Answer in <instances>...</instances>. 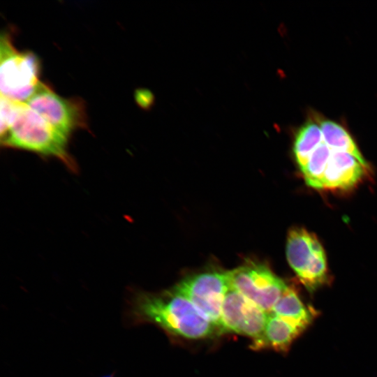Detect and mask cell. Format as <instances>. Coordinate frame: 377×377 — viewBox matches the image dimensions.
Wrapping results in <instances>:
<instances>
[{
    "mask_svg": "<svg viewBox=\"0 0 377 377\" xmlns=\"http://www.w3.org/2000/svg\"><path fill=\"white\" fill-rule=\"evenodd\" d=\"M323 142V133L316 120L308 119L296 131L293 142V154L302 169L313 151Z\"/></svg>",
    "mask_w": 377,
    "mask_h": 377,
    "instance_id": "13",
    "label": "cell"
},
{
    "mask_svg": "<svg viewBox=\"0 0 377 377\" xmlns=\"http://www.w3.org/2000/svg\"><path fill=\"white\" fill-rule=\"evenodd\" d=\"M25 103L68 138L74 130L86 124L84 107L80 102L59 96L42 82Z\"/></svg>",
    "mask_w": 377,
    "mask_h": 377,
    "instance_id": "6",
    "label": "cell"
},
{
    "mask_svg": "<svg viewBox=\"0 0 377 377\" xmlns=\"http://www.w3.org/2000/svg\"><path fill=\"white\" fill-rule=\"evenodd\" d=\"M68 140L23 103H18L8 128L1 136L2 146L57 158L74 170L75 163L68 151Z\"/></svg>",
    "mask_w": 377,
    "mask_h": 377,
    "instance_id": "2",
    "label": "cell"
},
{
    "mask_svg": "<svg viewBox=\"0 0 377 377\" xmlns=\"http://www.w3.org/2000/svg\"><path fill=\"white\" fill-rule=\"evenodd\" d=\"M173 288L186 297L221 334L222 305L230 288L228 272L209 270L189 275Z\"/></svg>",
    "mask_w": 377,
    "mask_h": 377,
    "instance_id": "4",
    "label": "cell"
},
{
    "mask_svg": "<svg viewBox=\"0 0 377 377\" xmlns=\"http://www.w3.org/2000/svg\"><path fill=\"white\" fill-rule=\"evenodd\" d=\"M126 315L131 324H155L170 334L186 339L220 334L213 323L174 288L158 293H135L128 302Z\"/></svg>",
    "mask_w": 377,
    "mask_h": 377,
    "instance_id": "1",
    "label": "cell"
},
{
    "mask_svg": "<svg viewBox=\"0 0 377 377\" xmlns=\"http://www.w3.org/2000/svg\"><path fill=\"white\" fill-rule=\"evenodd\" d=\"M303 331L269 312L262 335L253 341L251 348L255 350L272 348L279 352H286Z\"/></svg>",
    "mask_w": 377,
    "mask_h": 377,
    "instance_id": "9",
    "label": "cell"
},
{
    "mask_svg": "<svg viewBox=\"0 0 377 377\" xmlns=\"http://www.w3.org/2000/svg\"><path fill=\"white\" fill-rule=\"evenodd\" d=\"M332 151L323 141L311 154L301 169L307 185L316 189H322L325 172Z\"/></svg>",
    "mask_w": 377,
    "mask_h": 377,
    "instance_id": "14",
    "label": "cell"
},
{
    "mask_svg": "<svg viewBox=\"0 0 377 377\" xmlns=\"http://www.w3.org/2000/svg\"><path fill=\"white\" fill-rule=\"evenodd\" d=\"M317 237L303 228L290 230L286 243V256L291 268L299 277L305 270L316 251L320 249Z\"/></svg>",
    "mask_w": 377,
    "mask_h": 377,
    "instance_id": "10",
    "label": "cell"
},
{
    "mask_svg": "<svg viewBox=\"0 0 377 377\" xmlns=\"http://www.w3.org/2000/svg\"><path fill=\"white\" fill-rule=\"evenodd\" d=\"M230 288L269 313L288 286L267 266L248 262L228 272Z\"/></svg>",
    "mask_w": 377,
    "mask_h": 377,
    "instance_id": "5",
    "label": "cell"
},
{
    "mask_svg": "<svg viewBox=\"0 0 377 377\" xmlns=\"http://www.w3.org/2000/svg\"><path fill=\"white\" fill-rule=\"evenodd\" d=\"M39 80V62L30 52L17 50L7 33L0 40L1 96L25 103L36 91Z\"/></svg>",
    "mask_w": 377,
    "mask_h": 377,
    "instance_id": "3",
    "label": "cell"
},
{
    "mask_svg": "<svg viewBox=\"0 0 377 377\" xmlns=\"http://www.w3.org/2000/svg\"><path fill=\"white\" fill-rule=\"evenodd\" d=\"M302 284L313 291L327 280V263L324 250H317L304 272L298 277Z\"/></svg>",
    "mask_w": 377,
    "mask_h": 377,
    "instance_id": "15",
    "label": "cell"
},
{
    "mask_svg": "<svg viewBox=\"0 0 377 377\" xmlns=\"http://www.w3.org/2000/svg\"><path fill=\"white\" fill-rule=\"evenodd\" d=\"M270 312L303 330L315 317V313L303 303L297 293L290 287L287 288Z\"/></svg>",
    "mask_w": 377,
    "mask_h": 377,
    "instance_id": "11",
    "label": "cell"
},
{
    "mask_svg": "<svg viewBox=\"0 0 377 377\" xmlns=\"http://www.w3.org/2000/svg\"><path fill=\"white\" fill-rule=\"evenodd\" d=\"M367 168L348 153L332 151L325 172L322 189H350L362 179Z\"/></svg>",
    "mask_w": 377,
    "mask_h": 377,
    "instance_id": "8",
    "label": "cell"
},
{
    "mask_svg": "<svg viewBox=\"0 0 377 377\" xmlns=\"http://www.w3.org/2000/svg\"><path fill=\"white\" fill-rule=\"evenodd\" d=\"M114 374H110L109 375H107V376H102V377H114Z\"/></svg>",
    "mask_w": 377,
    "mask_h": 377,
    "instance_id": "16",
    "label": "cell"
},
{
    "mask_svg": "<svg viewBox=\"0 0 377 377\" xmlns=\"http://www.w3.org/2000/svg\"><path fill=\"white\" fill-rule=\"evenodd\" d=\"M314 119L320 125L324 142L332 151L348 153L368 168V164L356 142L345 127L331 119L319 117L318 114L314 117Z\"/></svg>",
    "mask_w": 377,
    "mask_h": 377,
    "instance_id": "12",
    "label": "cell"
},
{
    "mask_svg": "<svg viewBox=\"0 0 377 377\" xmlns=\"http://www.w3.org/2000/svg\"><path fill=\"white\" fill-rule=\"evenodd\" d=\"M267 314L230 288L222 305L221 332H233L247 336L253 341L262 335Z\"/></svg>",
    "mask_w": 377,
    "mask_h": 377,
    "instance_id": "7",
    "label": "cell"
}]
</instances>
